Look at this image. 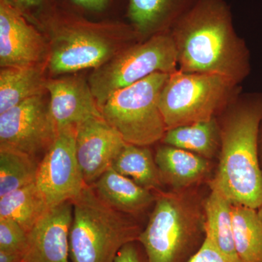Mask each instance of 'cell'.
<instances>
[{
	"label": "cell",
	"instance_id": "6da1fadb",
	"mask_svg": "<svg viewBox=\"0 0 262 262\" xmlns=\"http://www.w3.org/2000/svg\"><path fill=\"white\" fill-rule=\"evenodd\" d=\"M170 32L179 70L222 76L237 84L249 74V52L234 31L225 0H199Z\"/></svg>",
	"mask_w": 262,
	"mask_h": 262
},
{
	"label": "cell",
	"instance_id": "7a4b0ae2",
	"mask_svg": "<svg viewBox=\"0 0 262 262\" xmlns=\"http://www.w3.org/2000/svg\"><path fill=\"white\" fill-rule=\"evenodd\" d=\"M34 25L49 43L46 69L52 76L94 70L141 39L129 23L90 20L57 6Z\"/></svg>",
	"mask_w": 262,
	"mask_h": 262
},
{
	"label": "cell",
	"instance_id": "3957f363",
	"mask_svg": "<svg viewBox=\"0 0 262 262\" xmlns=\"http://www.w3.org/2000/svg\"><path fill=\"white\" fill-rule=\"evenodd\" d=\"M229 110L220 125V162L210 187L218 189L233 205L258 209L262 204L258 155L262 94L241 98Z\"/></svg>",
	"mask_w": 262,
	"mask_h": 262
},
{
	"label": "cell",
	"instance_id": "277c9868",
	"mask_svg": "<svg viewBox=\"0 0 262 262\" xmlns=\"http://www.w3.org/2000/svg\"><path fill=\"white\" fill-rule=\"evenodd\" d=\"M204 201L196 192L160 191L138 242L147 262H188L204 242Z\"/></svg>",
	"mask_w": 262,
	"mask_h": 262
},
{
	"label": "cell",
	"instance_id": "5b68a950",
	"mask_svg": "<svg viewBox=\"0 0 262 262\" xmlns=\"http://www.w3.org/2000/svg\"><path fill=\"white\" fill-rule=\"evenodd\" d=\"M72 202L70 247L73 262H114L124 246L137 242L140 226L131 215L114 209L85 185Z\"/></svg>",
	"mask_w": 262,
	"mask_h": 262
},
{
	"label": "cell",
	"instance_id": "8992f818",
	"mask_svg": "<svg viewBox=\"0 0 262 262\" xmlns=\"http://www.w3.org/2000/svg\"><path fill=\"white\" fill-rule=\"evenodd\" d=\"M237 87L222 76L188 73L179 69L172 72L159 99L167 130L215 118L232 103Z\"/></svg>",
	"mask_w": 262,
	"mask_h": 262
},
{
	"label": "cell",
	"instance_id": "52a82bcc",
	"mask_svg": "<svg viewBox=\"0 0 262 262\" xmlns=\"http://www.w3.org/2000/svg\"><path fill=\"white\" fill-rule=\"evenodd\" d=\"M178 53L170 30L164 31L123 50L92 70L89 83L100 110L117 91L157 73L178 70Z\"/></svg>",
	"mask_w": 262,
	"mask_h": 262
},
{
	"label": "cell",
	"instance_id": "ba28073f",
	"mask_svg": "<svg viewBox=\"0 0 262 262\" xmlns=\"http://www.w3.org/2000/svg\"><path fill=\"white\" fill-rule=\"evenodd\" d=\"M169 75L157 72L117 91L101 108L105 121L127 144L148 146L163 139L167 129L159 99Z\"/></svg>",
	"mask_w": 262,
	"mask_h": 262
},
{
	"label": "cell",
	"instance_id": "9c48e42d",
	"mask_svg": "<svg viewBox=\"0 0 262 262\" xmlns=\"http://www.w3.org/2000/svg\"><path fill=\"white\" fill-rule=\"evenodd\" d=\"M47 94L29 98L0 114V149L33 158L51 147L58 134Z\"/></svg>",
	"mask_w": 262,
	"mask_h": 262
},
{
	"label": "cell",
	"instance_id": "30bf717a",
	"mask_svg": "<svg viewBox=\"0 0 262 262\" xmlns=\"http://www.w3.org/2000/svg\"><path fill=\"white\" fill-rule=\"evenodd\" d=\"M76 131L75 125L58 129L39 162L36 184L51 208L73 201L86 185L76 152Z\"/></svg>",
	"mask_w": 262,
	"mask_h": 262
},
{
	"label": "cell",
	"instance_id": "8fae6325",
	"mask_svg": "<svg viewBox=\"0 0 262 262\" xmlns=\"http://www.w3.org/2000/svg\"><path fill=\"white\" fill-rule=\"evenodd\" d=\"M47 38L18 9L0 0V66L24 67L46 64Z\"/></svg>",
	"mask_w": 262,
	"mask_h": 262
},
{
	"label": "cell",
	"instance_id": "7c38bea8",
	"mask_svg": "<svg viewBox=\"0 0 262 262\" xmlns=\"http://www.w3.org/2000/svg\"><path fill=\"white\" fill-rule=\"evenodd\" d=\"M126 144L103 117H92L77 125L76 152L86 185H92L112 168Z\"/></svg>",
	"mask_w": 262,
	"mask_h": 262
},
{
	"label": "cell",
	"instance_id": "4fadbf2b",
	"mask_svg": "<svg viewBox=\"0 0 262 262\" xmlns=\"http://www.w3.org/2000/svg\"><path fill=\"white\" fill-rule=\"evenodd\" d=\"M73 205L67 201L50 208L29 232L24 262H70Z\"/></svg>",
	"mask_w": 262,
	"mask_h": 262
},
{
	"label": "cell",
	"instance_id": "5bb4252c",
	"mask_svg": "<svg viewBox=\"0 0 262 262\" xmlns=\"http://www.w3.org/2000/svg\"><path fill=\"white\" fill-rule=\"evenodd\" d=\"M50 110L58 130L92 117H102L89 80L79 75L48 79Z\"/></svg>",
	"mask_w": 262,
	"mask_h": 262
},
{
	"label": "cell",
	"instance_id": "9a60e30c",
	"mask_svg": "<svg viewBox=\"0 0 262 262\" xmlns=\"http://www.w3.org/2000/svg\"><path fill=\"white\" fill-rule=\"evenodd\" d=\"M199 0H127L129 24L141 38L171 29Z\"/></svg>",
	"mask_w": 262,
	"mask_h": 262
},
{
	"label": "cell",
	"instance_id": "2e32d148",
	"mask_svg": "<svg viewBox=\"0 0 262 262\" xmlns=\"http://www.w3.org/2000/svg\"><path fill=\"white\" fill-rule=\"evenodd\" d=\"M91 187L108 206L131 216L142 213L156 199L152 191L141 187L113 168L105 172Z\"/></svg>",
	"mask_w": 262,
	"mask_h": 262
},
{
	"label": "cell",
	"instance_id": "e0dca14e",
	"mask_svg": "<svg viewBox=\"0 0 262 262\" xmlns=\"http://www.w3.org/2000/svg\"><path fill=\"white\" fill-rule=\"evenodd\" d=\"M155 160L162 183L174 191L189 189L203 180L210 170L209 160L165 144L157 149Z\"/></svg>",
	"mask_w": 262,
	"mask_h": 262
},
{
	"label": "cell",
	"instance_id": "ac0fdd59",
	"mask_svg": "<svg viewBox=\"0 0 262 262\" xmlns=\"http://www.w3.org/2000/svg\"><path fill=\"white\" fill-rule=\"evenodd\" d=\"M46 72V64L1 68L0 114L29 98L48 94Z\"/></svg>",
	"mask_w": 262,
	"mask_h": 262
},
{
	"label": "cell",
	"instance_id": "d6986e66",
	"mask_svg": "<svg viewBox=\"0 0 262 262\" xmlns=\"http://www.w3.org/2000/svg\"><path fill=\"white\" fill-rule=\"evenodd\" d=\"M204 201L205 239L234 262H241L234 246L232 229V203L218 189Z\"/></svg>",
	"mask_w": 262,
	"mask_h": 262
},
{
	"label": "cell",
	"instance_id": "ffe728a7",
	"mask_svg": "<svg viewBox=\"0 0 262 262\" xmlns=\"http://www.w3.org/2000/svg\"><path fill=\"white\" fill-rule=\"evenodd\" d=\"M50 208L36 182L0 198V218L14 220L27 233Z\"/></svg>",
	"mask_w": 262,
	"mask_h": 262
},
{
	"label": "cell",
	"instance_id": "44dd1931",
	"mask_svg": "<svg viewBox=\"0 0 262 262\" xmlns=\"http://www.w3.org/2000/svg\"><path fill=\"white\" fill-rule=\"evenodd\" d=\"M164 144L174 146L210 160L220 146V127L216 119L169 129Z\"/></svg>",
	"mask_w": 262,
	"mask_h": 262
},
{
	"label": "cell",
	"instance_id": "7402d4cb",
	"mask_svg": "<svg viewBox=\"0 0 262 262\" xmlns=\"http://www.w3.org/2000/svg\"><path fill=\"white\" fill-rule=\"evenodd\" d=\"M112 168L141 187L157 192L163 183L151 150L147 146L126 144L114 160Z\"/></svg>",
	"mask_w": 262,
	"mask_h": 262
},
{
	"label": "cell",
	"instance_id": "603a6c76",
	"mask_svg": "<svg viewBox=\"0 0 262 262\" xmlns=\"http://www.w3.org/2000/svg\"><path fill=\"white\" fill-rule=\"evenodd\" d=\"M234 246L241 262H262V226L257 209L232 204Z\"/></svg>",
	"mask_w": 262,
	"mask_h": 262
},
{
	"label": "cell",
	"instance_id": "cb8c5ba5",
	"mask_svg": "<svg viewBox=\"0 0 262 262\" xmlns=\"http://www.w3.org/2000/svg\"><path fill=\"white\" fill-rule=\"evenodd\" d=\"M39 165L28 155L0 149V198L35 182Z\"/></svg>",
	"mask_w": 262,
	"mask_h": 262
},
{
	"label": "cell",
	"instance_id": "d4e9b609",
	"mask_svg": "<svg viewBox=\"0 0 262 262\" xmlns=\"http://www.w3.org/2000/svg\"><path fill=\"white\" fill-rule=\"evenodd\" d=\"M120 0H55L62 10L92 20V16L107 20L105 17L115 9Z\"/></svg>",
	"mask_w": 262,
	"mask_h": 262
},
{
	"label": "cell",
	"instance_id": "484cf974",
	"mask_svg": "<svg viewBox=\"0 0 262 262\" xmlns=\"http://www.w3.org/2000/svg\"><path fill=\"white\" fill-rule=\"evenodd\" d=\"M28 243L27 232L18 223L8 218H0V250L25 253Z\"/></svg>",
	"mask_w": 262,
	"mask_h": 262
},
{
	"label": "cell",
	"instance_id": "4316f807",
	"mask_svg": "<svg viewBox=\"0 0 262 262\" xmlns=\"http://www.w3.org/2000/svg\"><path fill=\"white\" fill-rule=\"evenodd\" d=\"M6 1L18 8L34 24L56 7L55 0H6Z\"/></svg>",
	"mask_w": 262,
	"mask_h": 262
},
{
	"label": "cell",
	"instance_id": "83f0119b",
	"mask_svg": "<svg viewBox=\"0 0 262 262\" xmlns=\"http://www.w3.org/2000/svg\"><path fill=\"white\" fill-rule=\"evenodd\" d=\"M188 262H234L231 261L225 255L220 253L218 250L207 239L204 242L198 252L190 258Z\"/></svg>",
	"mask_w": 262,
	"mask_h": 262
},
{
	"label": "cell",
	"instance_id": "f1b7e54d",
	"mask_svg": "<svg viewBox=\"0 0 262 262\" xmlns=\"http://www.w3.org/2000/svg\"><path fill=\"white\" fill-rule=\"evenodd\" d=\"M114 262H146L141 256L136 242L124 246L117 253ZM147 262V261H146Z\"/></svg>",
	"mask_w": 262,
	"mask_h": 262
},
{
	"label": "cell",
	"instance_id": "f546056e",
	"mask_svg": "<svg viewBox=\"0 0 262 262\" xmlns=\"http://www.w3.org/2000/svg\"><path fill=\"white\" fill-rule=\"evenodd\" d=\"M23 258V253L0 250V262H21Z\"/></svg>",
	"mask_w": 262,
	"mask_h": 262
},
{
	"label": "cell",
	"instance_id": "4dcf8cb0",
	"mask_svg": "<svg viewBox=\"0 0 262 262\" xmlns=\"http://www.w3.org/2000/svg\"><path fill=\"white\" fill-rule=\"evenodd\" d=\"M258 155H259L260 165L262 170V120L260 125L259 134H258Z\"/></svg>",
	"mask_w": 262,
	"mask_h": 262
},
{
	"label": "cell",
	"instance_id": "1f68e13d",
	"mask_svg": "<svg viewBox=\"0 0 262 262\" xmlns=\"http://www.w3.org/2000/svg\"><path fill=\"white\" fill-rule=\"evenodd\" d=\"M257 213L258 215V218H259L260 222H261L262 226V204L259 206V208L257 209Z\"/></svg>",
	"mask_w": 262,
	"mask_h": 262
},
{
	"label": "cell",
	"instance_id": "d6a6232c",
	"mask_svg": "<svg viewBox=\"0 0 262 262\" xmlns=\"http://www.w3.org/2000/svg\"><path fill=\"white\" fill-rule=\"evenodd\" d=\"M21 262H24L23 261H22Z\"/></svg>",
	"mask_w": 262,
	"mask_h": 262
}]
</instances>
